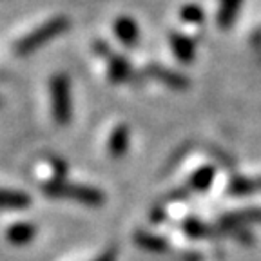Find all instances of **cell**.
<instances>
[{"label": "cell", "instance_id": "obj_1", "mask_svg": "<svg viewBox=\"0 0 261 261\" xmlns=\"http://www.w3.org/2000/svg\"><path fill=\"white\" fill-rule=\"evenodd\" d=\"M69 29V18L67 16H53L45 20L44 24H40L38 28H35L31 33L24 35L20 40L16 42L15 53L24 57V55L35 53L37 49H40L42 45H45L47 42H51L53 38L60 37L62 33H65Z\"/></svg>", "mask_w": 261, "mask_h": 261}, {"label": "cell", "instance_id": "obj_2", "mask_svg": "<svg viewBox=\"0 0 261 261\" xmlns=\"http://www.w3.org/2000/svg\"><path fill=\"white\" fill-rule=\"evenodd\" d=\"M42 191L51 198H60V200H74L82 205L87 207H100L106 200L102 191H98L89 185H80V184H71L65 179H53L44 185Z\"/></svg>", "mask_w": 261, "mask_h": 261}, {"label": "cell", "instance_id": "obj_3", "mask_svg": "<svg viewBox=\"0 0 261 261\" xmlns=\"http://www.w3.org/2000/svg\"><path fill=\"white\" fill-rule=\"evenodd\" d=\"M51 94V111L57 123L65 125L73 118V96H71V82L67 74H55L49 84Z\"/></svg>", "mask_w": 261, "mask_h": 261}, {"label": "cell", "instance_id": "obj_4", "mask_svg": "<svg viewBox=\"0 0 261 261\" xmlns=\"http://www.w3.org/2000/svg\"><path fill=\"white\" fill-rule=\"evenodd\" d=\"M169 44L174 57L184 64H191L196 57V44L191 37L184 35V33H171L169 37Z\"/></svg>", "mask_w": 261, "mask_h": 261}, {"label": "cell", "instance_id": "obj_5", "mask_svg": "<svg viewBox=\"0 0 261 261\" xmlns=\"http://www.w3.org/2000/svg\"><path fill=\"white\" fill-rule=\"evenodd\" d=\"M147 74L152 76L154 80L165 84V86L171 87V89H187V86H189V80L184 76V74L167 69V67H163V65H154V64L149 65Z\"/></svg>", "mask_w": 261, "mask_h": 261}, {"label": "cell", "instance_id": "obj_6", "mask_svg": "<svg viewBox=\"0 0 261 261\" xmlns=\"http://www.w3.org/2000/svg\"><path fill=\"white\" fill-rule=\"evenodd\" d=\"M114 29V35L118 38L122 44L125 45H136L140 38V29L138 24L135 22V18H130V16H118L113 24Z\"/></svg>", "mask_w": 261, "mask_h": 261}, {"label": "cell", "instance_id": "obj_7", "mask_svg": "<svg viewBox=\"0 0 261 261\" xmlns=\"http://www.w3.org/2000/svg\"><path fill=\"white\" fill-rule=\"evenodd\" d=\"M249 223H261V208H247V211L232 212L221 220V227L228 232H232L234 228L245 227Z\"/></svg>", "mask_w": 261, "mask_h": 261}, {"label": "cell", "instance_id": "obj_8", "mask_svg": "<svg viewBox=\"0 0 261 261\" xmlns=\"http://www.w3.org/2000/svg\"><path fill=\"white\" fill-rule=\"evenodd\" d=\"M31 205V198L25 192L15 189H0V208L6 211H22Z\"/></svg>", "mask_w": 261, "mask_h": 261}, {"label": "cell", "instance_id": "obj_9", "mask_svg": "<svg viewBox=\"0 0 261 261\" xmlns=\"http://www.w3.org/2000/svg\"><path fill=\"white\" fill-rule=\"evenodd\" d=\"M107 71H109V78L111 82H125L130 78L133 69H130V64L120 55H111L109 53V62H107Z\"/></svg>", "mask_w": 261, "mask_h": 261}, {"label": "cell", "instance_id": "obj_10", "mask_svg": "<svg viewBox=\"0 0 261 261\" xmlns=\"http://www.w3.org/2000/svg\"><path fill=\"white\" fill-rule=\"evenodd\" d=\"M241 4H243V0H221L216 15V22L221 29L230 28L236 22V16Z\"/></svg>", "mask_w": 261, "mask_h": 261}, {"label": "cell", "instance_id": "obj_11", "mask_svg": "<svg viewBox=\"0 0 261 261\" xmlns=\"http://www.w3.org/2000/svg\"><path fill=\"white\" fill-rule=\"evenodd\" d=\"M37 234V227L33 223H15L8 228V232H6V238H8L9 243L13 245H28L29 241H33Z\"/></svg>", "mask_w": 261, "mask_h": 261}, {"label": "cell", "instance_id": "obj_12", "mask_svg": "<svg viewBox=\"0 0 261 261\" xmlns=\"http://www.w3.org/2000/svg\"><path fill=\"white\" fill-rule=\"evenodd\" d=\"M129 140H130V135H129V129L125 125H118L116 129L111 133L109 136V152L111 156L114 158H120L127 152L129 149Z\"/></svg>", "mask_w": 261, "mask_h": 261}, {"label": "cell", "instance_id": "obj_13", "mask_svg": "<svg viewBox=\"0 0 261 261\" xmlns=\"http://www.w3.org/2000/svg\"><path fill=\"white\" fill-rule=\"evenodd\" d=\"M214 176H216L214 167H211V165H205V167L198 169V171L192 174V178H191V181H189V184H191V187L194 189V191L205 192L212 185V181H214Z\"/></svg>", "mask_w": 261, "mask_h": 261}, {"label": "cell", "instance_id": "obj_14", "mask_svg": "<svg viewBox=\"0 0 261 261\" xmlns=\"http://www.w3.org/2000/svg\"><path fill=\"white\" fill-rule=\"evenodd\" d=\"M136 243L142 249L152 250V252H162V250L167 249V241L151 232H138L136 234Z\"/></svg>", "mask_w": 261, "mask_h": 261}, {"label": "cell", "instance_id": "obj_15", "mask_svg": "<svg viewBox=\"0 0 261 261\" xmlns=\"http://www.w3.org/2000/svg\"><path fill=\"white\" fill-rule=\"evenodd\" d=\"M256 191H257L256 179L245 178V176H236V178H232L230 185H228V192L234 196H247Z\"/></svg>", "mask_w": 261, "mask_h": 261}, {"label": "cell", "instance_id": "obj_16", "mask_svg": "<svg viewBox=\"0 0 261 261\" xmlns=\"http://www.w3.org/2000/svg\"><path fill=\"white\" fill-rule=\"evenodd\" d=\"M179 16H181V20L185 22V24H192V25H198L203 22L205 18V13L203 9L200 8V6L196 4H187L181 8V11H179Z\"/></svg>", "mask_w": 261, "mask_h": 261}, {"label": "cell", "instance_id": "obj_17", "mask_svg": "<svg viewBox=\"0 0 261 261\" xmlns=\"http://www.w3.org/2000/svg\"><path fill=\"white\" fill-rule=\"evenodd\" d=\"M184 228L191 238H207L208 234H211L208 225H205L203 221H200V220H196V218H189V220L185 221Z\"/></svg>", "mask_w": 261, "mask_h": 261}, {"label": "cell", "instance_id": "obj_18", "mask_svg": "<svg viewBox=\"0 0 261 261\" xmlns=\"http://www.w3.org/2000/svg\"><path fill=\"white\" fill-rule=\"evenodd\" d=\"M118 257V250L116 249H107L103 254H100L98 257H94L93 261H116Z\"/></svg>", "mask_w": 261, "mask_h": 261}, {"label": "cell", "instance_id": "obj_19", "mask_svg": "<svg viewBox=\"0 0 261 261\" xmlns=\"http://www.w3.org/2000/svg\"><path fill=\"white\" fill-rule=\"evenodd\" d=\"M256 185H257V191H261V178L256 179Z\"/></svg>", "mask_w": 261, "mask_h": 261}]
</instances>
